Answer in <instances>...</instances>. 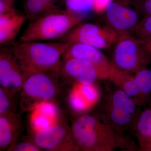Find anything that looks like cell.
<instances>
[{
	"mask_svg": "<svg viewBox=\"0 0 151 151\" xmlns=\"http://www.w3.org/2000/svg\"><path fill=\"white\" fill-rule=\"evenodd\" d=\"M70 128L79 151H139L132 138L112 124L103 113L79 115Z\"/></svg>",
	"mask_w": 151,
	"mask_h": 151,
	"instance_id": "cell-1",
	"label": "cell"
},
{
	"mask_svg": "<svg viewBox=\"0 0 151 151\" xmlns=\"http://www.w3.org/2000/svg\"><path fill=\"white\" fill-rule=\"evenodd\" d=\"M69 45L63 42H27L14 45L10 50L27 78L37 73L59 74Z\"/></svg>",
	"mask_w": 151,
	"mask_h": 151,
	"instance_id": "cell-2",
	"label": "cell"
},
{
	"mask_svg": "<svg viewBox=\"0 0 151 151\" xmlns=\"http://www.w3.org/2000/svg\"><path fill=\"white\" fill-rule=\"evenodd\" d=\"M84 17L57 8L32 20L19 42L51 41L62 38L81 23Z\"/></svg>",
	"mask_w": 151,
	"mask_h": 151,
	"instance_id": "cell-3",
	"label": "cell"
},
{
	"mask_svg": "<svg viewBox=\"0 0 151 151\" xmlns=\"http://www.w3.org/2000/svg\"><path fill=\"white\" fill-rule=\"evenodd\" d=\"M59 74L41 73L26 79L19 93V113L33 111L39 105L55 102L60 93L58 78Z\"/></svg>",
	"mask_w": 151,
	"mask_h": 151,
	"instance_id": "cell-4",
	"label": "cell"
},
{
	"mask_svg": "<svg viewBox=\"0 0 151 151\" xmlns=\"http://www.w3.org/2000/svg\"><path fill=\"white\" fill-rule=\"evenodd\" d=\"M112 65L133 73L147 67L151 55L145 42L129 33L119 34L115 42Z\"/></svg>",
	"mask_w": 151,
	"mask_h": 151,
	"instance_id": "cell-5",
	"label": "cell"
},
{
	"mask_svg": "<svg viewBox=\"0 0 151 151\" xmlns=\"http://www.w3.org/2000/svg\"><path fill=\"white\" fill-rule=\"evenodd\" d=\"M29 137L42 151H79L70 126L64 121H59L46 129L32 132Z\"/></svg>",
	"mask_w": 151,
	"mask_h": 151,
	"instance_id": "cell-6",
	"label": "cell"
},
{
	"mask_svg": "<svg viewBox=\"0 0 151 151\" xmlns=\"http://www.w3.org/2000/svg\"><path fill=\"white\" fill-rule=\"evenodd\" d=\"M119 35L111 27L91 23H80L61 38L68 44H85L99 49L108 48L115 43Z\"/></svg>",
	"mask_w": 151,
	"mask_h": 151,
	"instance_id": "cell-7",
	"label": "cell"
},
{
	"mask_svg": "<svg viewBox=\"0 0 151 151\" xmlns=\"http://www.w3.org/2000/svg\"><path fill=\"white\" fill-rule=\"evenodd\" d=\"M77 58L92 63L97 68L99 79H108L112 64L99 49L81 43L69 45L63 55V60Z\"/></svg>",
	"mask_w": 151,
	"mask_h": 151,
	"instance_id": "cell-8",
	"label": "cell"
},
{
	"mask_svg": "<svg viewBox=\"0 0 151 151\" xmlns=\"http://www.w3.org/2000/svg\"><path fill=\"white\" fill-rule=\"evenodd\" d=\"M26 78L11 50L1 48L0 52V87L19 93Z\"/></svg>",
	"mask_w": 151,
	"mask_h": 151,
	"instance_id": "cell-9",
	"label": "cell"
},
{
	"mask_svg": "<svg viewBox=\"0 0 151 151\" xmlns=\"http://www.w3.org/2000/svg\"><path fill=\"white\" fill-rule=\"evenodd\" d=\"M59 75L73 81L74 84H91L99 79L98 71L93 63L77 58L63 60Z\"/></svg>",
	"mask_w": 151,
	"mask_h": 151,
	"instance_id": "cell-10",
	"label": "cell"
},
{
	"mask_svg": "<svg viewBox=\"0 0 151 151\" xmlns=\"http://www.w3.org/2000/svg\"><path fill=\"white\" fill-rule=\"evenodd\" d=\"M105 14L111 28L118 34L134 29L139 23V16L132 9L110 2L105 8Z\"/></svg>",
	"mask_w": 151,
	"mask_h": 151,
	"instance_id": "cell-11",
	"label": "cell"
},
{
	"mask_svg": "<svg viewBox=\"0 0 151 151\" xmlns=\"http://www.w3.org/2000/svg\"><path fill=\"white\" fill-rule=\"evenodd\" d=\"M20 113L0 115V151L7 150L20 136L24 123Z\"/></svg>",
	"mask_w": 151,
	"mask_h": 151,
	"instance_id": "cell-12",
	"label": "cell"
},
{
	"mask_svg": "<svg viewBox=\"0 0 151 151\" xmlns=\"http://www.w3.org/2000/svg\"><path fill=\"white\" fill-rule=\"evenodd\" d=\"M27 19L14 9L6 13L0 14V43L7 44L13 41Z\"/></svg>",
	"mask_w": 151,
	"mask_h": 151,
	"instance_id": "cell-13",
	"label": "cell"
},
{
	"mask_svg": "<svg viewBox=\"0 0 151 151\" xmlns=\"http://www.w3.org/2000/svg\"><path fill=\"white\" fill-rule=\"evenodd\" d=\"M132 128L137 139L139 151H149L151 141V103L140 111Z\"/></svg>",
	"mask_w": 151,
	"mask_h": 151,
	"instance_id": "cell-14",
	"label": "cell"
},
{
	"mask_svg": "<svg viewBox=\"0 0 151 151\" xmlns=\"http://www.w3.org/2000/svg\"><path fill=\"white\" fill-rule=\"evenodd\" d=\"M108 79L116 87L126 92L135 101L137 98L138 90L134 73L120 70L112 64Z\"/></svg>",
	"mask_w": 151,
	"mask_h": 151,
	"instance_id": "cell-15",
	"label": "cell"
},
{
	"mask_svg": "<svg viewBox=\"0 0 151 151\" xmlns=\"http://www.w3.org/2000/svg\"><path fill=\"white\" fill-rule=\"evenodd\" d=\"M106 104L129 113L136 119L140 111L135 100L118 88L109 94Z\"/></svg>",
	"mask_w": 151,
	"mask_h": 151,
	"instance_id": "cell-16",
	"label": "cell"
},
{
	"mask_svg": "<svg viewBox=\"0 0 151 151\" xmlns=\"http://www.w3.org/2000/svg\"><path fill=\"white\" fill-rule=\"evenodd\" d=\"M138 90L135 101L139 108H145L151 103V69L147 67L134 73Z\"/></svg>",
	"mask_w": 151,
	"mask_h": 151,
	"instance_id": "cell-17",
	"label": "cell"
},
{
	"mask_svg": "<svg viewBox=\"0 0 151 151\" xmlns=\"http://www.w3.org/2000/svg\"><path fill=\"white\" fill-rule=\"evenodd\" d=\"M57 0H25V15L31 20L42 15L58 8Z\"/></svg>",
	"mask_w": 151,
	"mask_h": 151,
	"instance_id": "cell-18",
	"label": "cell"
},
{
	"mask_svg": "<svg viewBox=\"0 0 151 151\" xmlns=\"http://www.w3.org/2000/svg\"><path fill=\"white\" fill-rule=\"evenodd\" d=\"M19 93L0 87V115L19 113Z\"/></svg>",
	"mask_w": 151,
	"mask_h": 151,
	"instance_id": "cell-19",
	"label": "cell"
},
{
	"mask_svg": "<svg viewBox=\"0 0 151 151\" xmlns=\"http://www.w3.org/2000/svg\"><path fill=\"white\" fill-rule=\"evenodd\" d=\"M65 9L76 14L85 17L97 12L96 0H63Z\"/></svg>",
	"mask_w": 151,
	"mask_h": 151,
	"instance_id": "cell-20",
	"label": "cell"
},
{
	"mask_svg": "<svg viewBox=\"0 0 151 151\" xmlns=\"http://www.w3.org/2000/svg\"><path fill=\"white\" fill-rule=\"evenodd\" d=\"M74 85L68 96V102L72 111L81 115L91 108L80 93L77 85L76 84Z\"/></svg>",
	"mask_w": 151,
	"mask_h": 151,
	"instance_id": "cell-21",
	"label": "cell"
},
{
	"mask_svg": "<svg viewBox=\"0 0 151 151\" xmlns=\"http://www.w3.org/2000/svg\"><path fill=\"white\" fill-rule=\"evenodd\" d=\"M80 93L91 108L96 105L100 99V90L95 83L89 84L75 83Z\"/></svg>",
	"mask_w": 151,
	"mask_h": 151,
	"instance_id": "cell-22",
	"label": "cell"
},
{
	"mask_svg": "<svg viewBox=\"0 0 151 151\" xmlns=\"http://www.w3.org/2000/svg\"><path fill=\"white\" fill-rule=\"evenodd\" d=\"M136 37L145 43L151 42V15L145 17L134 29Z\"/></svg>",
	"mask_w": 151,
	"mask_h": 151,
	"instance_id": "cell-23",
	"label": "cell"
},
{
	"mask_svg": "<svg viewBox=\"0 0 151 151\" xmlns=\"http://www.w3.org/2000/svg\"><path fill=\"white\" fill-rule=\"evenodd\" d=\"M34 110L50 118L54 123L60 121V112L58 106L55 102H46L42 103Z\"/></svg>",
	"mask_w": 151,
	"mask_h": 151,
	"instance_id": "cell-24",
	"label": "cell"
},
{
	"mask_svg": "<svg viewBox=\"0 0 151 151\" xmlns=\"http://www.w3.org/2000/svg\"><path fill=\"white\" fill-rule=\"evenodd\" d=\"M34 112L32 115L30 120V124L32 132L46 129L55 124L54 122L47 116L37 112Z\"/></svg>",
	"mask_w": 151,
	"mask_h": 151,
	"instance_id": "cell-25",
	"label": "cell"
},
{
	"mask_svg": "<svg viewBox=\"0 0 151 151\" xmlns=\"http://www.w3.org/2000/svg\"><path fill=\"white\" fill-rule=\"evenodd\" d=\"M9 151H42L33 142L29 136L26 139L18 138L15 142L7 149Z\"/></svg>",
	"mask_w": 151,
	"mask_h": 151,
	"instance_id": "cell-26",
	"label": "cell"
},
{
	"mask_svg": "<svg viewBox=\"0 0 151 151\" xmlns=\"http://www.w3.org/2000/svg\"><path fill=\"white\" fill-rule=\"evenodd\" d=\"M13 9L12 5L9 4L5 0H0V14L6 13Z\"/></svg>",
	"mask_w": 151,
	"mask_h": 151,
	"instance_id": "cell-27",
	"label": "cell"
},
{
	"mask_svg": "<svg viewBox=\"0 0 151 151\" xmlns=\"http://www.w3.org/2000/svg\"><path fill=\"white\" fill-rule=\"evenodd\" d=\"M144 17L151 15V0H145L142 5Z\"/></svg>",
	"mask_w": 151,
	"mask_h": 151,
	"instance_id": "cell-28",
	"label": "cell"
},
{
	"mask_svg": "<svg viewBox=\"0 0 151 151\" xmlns=\"http://www.w3.org/2000/svg\"><path fill=\"white\" fill-rule=\"evenodd\" d=\"M97 12L105 9L111 2V0H96Z\"/></svg>",
	"mask_w": 151,
	"mask_h": 151,
	"instance_id": "cell-29",
	"label": "cell"
},
{
	"mask_svg": "<svg viewBox=\"0 0 151 151\" xmlns=\"http://www.w3.org/2000/svg\"><path fill=\"white\" fill-rule=\"evenodd\" d=\"M145 46L148 50L151 55V42H147V43H145Z\"/></svg>",
	"mask_w": 151,
	"mask_h": 151,
	"instance_id": "cell-30",
	"label": "cell"
},
{
	"mask_svg": "<svg viewBox=\"0 0 151 151\" xmlns=\"http://www.w3.org/2000/svg\"><path fill=\"white\" fill-rule=\"evenodd\" d=\"M5 1L11 5H13L14 0H5Z\"/></svg>",
	"mask_w": 151,
	"mask_h": 151,
	"instance_id": "cell-31",
	"label": "cell"
},
{
	"mask_svg": "<svg viewBox=\"0 0 151 151\" xmlns=\"http://www.w3.org/2000/svg\"><path fill=\"white\" fill-rule=\"evenodd\" d=\"M149 151H151V141L150 143V146H149Z\"/></svg>",
	"mask_w": 151,
	"mask_h": 151,
	"instance_id": "cell-32",
	"label": "cell"
}]
</instances>
